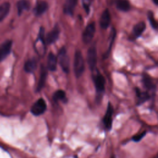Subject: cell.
<instances>
[{"mask_svg": "<svg viewBox=\"0 0 158 158\" xmlns=\"http://www.w3.org/2000/svg\"><path fill=\"white\" fill-rule=\"evenodd\" d=\"M76 158H77V157H76Z\"/></svg>", "mask_w": 158, "mask_h": 158, "instance_id": "cell-31", "label": "cell"}, {"mask_svg": "<svg viewBox=\"0 0 158 158\" xmlns=\"http://www.w3.org/2000/svg\"><path fill=\"white\" fill-rule=\"evenodd\" d=\"M60 35V28L57 24H56L54 28L46 35V42L48 44L54 43L59 38Z\"/></svg>", "mask_w": 158, "mask_h": 158, "instance_id": "cell-10", "label": "cell"}, {"mask_svg": "<svg viewBox=\"0 0 158 158\" xmlns=\"http://www.w3.org/2000/svg\"><path fill=\"white\" fill-rule=\"evenodd\" d=\"M116 7L122 12H127L130 9V4L128 0H116Z\"/></svg>", "mask_w": 158, "mask_h": 158, "instance_id": "cell-21", "label": "cell"}, {"mask_svg": "<svg viewBox=\"0 0 158 158\" xmlns=\"http://www.w3.org/2000/svg\"><path fill=\"white\" fill-rule=\"evenodd\" d=\"M58 60L59 65L64 72L68 73L70 68V60L67 52L66 48L62 47L58 52Z\"/></svg>", "mask_w": 158, "mask_h": 158, "instance_id": "cell-3", "label": "cell"}, {"mask_svg": "<svg viewBox=\"0 0 158 158\" xmlns=\"http://www.w3.org/2000/svg\"><path fill=\"white\" fill-rule=\"evenodd\" d=\"M97 49L95 43H93L88 49L87 52V63L91 71L95 70L97 64Z\"/></svg>", "mask_w": 158, "mask_h": 158, "instance_id": "cell-4", "label": "cell"}, {"mask_svg": "<svg viewBox=\"0 0 158 158\" xmlns=\"http://www.w3.org/2000/svg\"><path fill=\"white\" fill-rule=\"evenodd\" d=\"M111 158H115L114 156V155H112V157H111Z\"/></svg>", "mask_w": 158, "mask_h": 158, "instance_id": "cell-29", "label": "cell"}, {"mask_svg": "<svg viewBox=\"0 0 158 158\" xmlns=\"http://www.w3.org/2000/svg\"><path fill=\"white\" fill-rule=\"evenodd\" d=\"M114 113L113 107L110 102L107 103L106 113L102 118V124L107 131H110L112 127V115Z\"/></svg>", "mask_w": 158, "mask_h": 158, "instance_id": "cell-6", "label": "cell"}, {"mask_svg": "<svg viewBox=\"0 0 158 158\" xmlns=\"http://www.w3.org/2000/svg\"><path fill=\"white\" fill-rule=\"evenodd\" d=\"M48 9V4L44 1H40L37 2L33 9V12L36 16L43 15Z\"/></svg>", "mask_w": 158, "mask_h": 158, "instance_id": "cell-15", "label": "cell"}, {"mask_svg": "<svg viewBox=\"0 0 158 158\" xmlns=\"http://www.w3.org/2000/svg\"><path fill=\"white\" fill-rule=\"evenodd\" d=\"M93 80L96 91V99L99 102L105 92V78L99 71H97L96 73L93 75Z\"/></svg>", "mask_w": 158, "mask_h": 158, "instance_id": "cell-1", "label": "cell"}, {"mask_svg": "<svg viewBox=\"0 0 158 158\" xmlns=\"http://www.w3.org/2000/svg\"><path fill=\"white\" fill-rule=\"evenodd\" d=\"M17 12L19 15H20L23 11L28 10L30 8V3L28 0H19L17 3Z\"/></svg>", "mask_w": 158, "mask_h": 158, "instance_id": "cell-20", "label": "cell"}, {"mask_svg": "<svg viewBox=\"0 0 158 158\" xmlns=\"http://www.w3.org/2000/svg\"><path fill=\"white\" fill-rule=\"evenodd\" d=\"M57 57L52 52H49L48 56L47 67L48 70L51 72H55L57 69Z\"/></svg>", "mask_w": 158, "mask_h": 158, "instance_id": "cell-16", "label": "cell"}, {"mask_svg": "<svg viewBox=\"0 0 158 158\" xmlns=\"http://www.w3.org/2000/svg\"><path fill=\"white\" fill-rule=\"evenodd\" d=\"M143 84L144 86L148 90L147 91H151L154 92L156 89V86L151 77H149L147 75H144L143 77Z\"/></svg>", "mask_w": 158, "mask_h": 158, "instance_id": "cell-18", "label": "cell"}, {"mask_svg": "<svg viewBox=\"0 0 158 158\" xmlns=\"http://www.w3.org/2000/svg\"><path fill=\"white\" fill-rule=\"evenodd\" d=\"M12 41L7 40L0 45V62L4 60L10 53Z\"/></svg>", "mask_w": 158, "mask_h": 158, "instance_id": "cell-9", "label": "cell"}, {"mask_svg": "<svg viewBox=\"0 0 158 158\" xmlns=\"http://www.w3.org/2000/svg\"><path fill=\"white\" fill-rule=\"evenodd\" d=\"M85 70V61L80 51H76L73 59V71L77 78L81 76Z\"/></svg>", "mask_w": 158, "mask_h": 158, "instance_id": "cell-2", "label": "cell"}, {"mask_svg": "<svg viewBox=\"0 0 158 158\" xmlns=\"http://www.w3.org/2000/svg\"><path fill=\"white\" fill-rule=\"evenodd\" d=\"M146 135V131H144L141 133H138V134H136L134 136H132L131 138V140L133 141L135 143H138L139 141H140Z\"/></svg>", "mask_w": 158, "mask_h": 158, "instance_id": "cell-27", "label": "cell"}, {"mask_svg": "<svg viewBox=\"0 0 158 158\" xmlns=\"http://www.w3.org/2000/svg\"><path fill=\"white\" fill-rule=\"evenodd\" d=\"M148 19L149 20V23L152 28L154 30H156L157 28V23L156 22V20L154 18V13L151 10L148 11Z\"/></svg>", "mask_w": 158, "mask_h": 158, "instance_id": "cell-24", "label": "cell"}, {"mask_svg": "<svg viewBox=\"0 0 158 158\" xmlns=\"http://www.w3.org/2000/svg\"><path fill=\"white\" fill-rule=\"evenodd\" d=\"M152 1L154 2V4H156V6L158 4V0H152Z\"/></svg>", "mask_w": 158, "mask_h": 158, "instance_id": "cell-28", "label": "cell"}, {"mask_svg": "<svg viewBox=\"0 0 158 158\" xmlns=\"http://www.w3.org/2000/svg\"><path fill=\"white\" fill-rule=\"evenodd\" d=\"M154 158H157V157H154Z\"/></svg>", "mask_w": 158, "mask_h": 158, "instance_id": "cell-30", "label": "cell"}, {"mask_svg": "<svg viewBox=\"0 0 158 158\" xmlns=\"http://www.w3.org/2000/svg\"><path fill=\"white\" fill-rule=\"evenodd\" d=\"M78 0H66L63 7V12L68 15H73Z\"/></svg>", "mask_w": 158, "mask_h": 158, "instance_id": "cell-11", "label": "cell"}, {"mask_svg": "<svg viewBox=\"0 0 158 158\" xmlns=\"http://www.w3.org/2000/svg\"><path fill=\"white\" fill-rule=\"evenodd\" d=\"M47 75H48V72H47L46 68L43 65H41L40 74V78L38 80V83L36 88V91L38 92L40 91L44 88L45 85L46 80L47 78Z\"/></svg>", "mask_w": 158, "mask_h": 158, "instance_id": "cell-14", "label": "cell"}, {"mask_svg": "<svg viewBox=\"0 0 158 158\" xmlns=\"http://www.w3.org/2000/svg\"><path fill=\"white\" fill-rule=\"evenodd\" d=\"M93 0H81L83 9L87 14H89L90 11V6Z\"/></svg>", "mask_w": 158, "mask_h": 158, "instance_id": "cell-26", "label": "cell"}, {"mask_svg": "<svg viewBox=\"0 0 158 158\" xmlns=\"http://www.w3.org/2000/svg\"><path fill=\"white\" fill-rule=\"evenodd\" d=\"M115 35H116V31L115 30L114 28H112V31H111V38H110V43H109V46L108 47V49L106 51V52L104 53V54L103 55V58L104 59H106L109 57V54L110 52V50L112 49V44L114 43V40H115Z\"/></svg>", "mask_w": 158, "mask_h": 158, "instance_id": "cell-23", "label": "cell"}, {"mask_svg": "<svg viewBox=\"0 0 158 158\" xmlns=\"http://www.w3.org/2000/svg\"><path fill=\"white\" fill-rule=\"evenodd\" d=\"M47 109V104L45 100L40 98L31 107L30 112L35 116H40L43 114Z\"/></svg>", "mask_w": 158, "mask_h": 158, "instance_id": "cell-5", "label": "cell"}, {"mask_svg": "<svg viewBox=\"0 0 158 158\" xmlns=\"http://www.w3.org/2000/svg\"><path fill=\"white\" fill-rule=\"evenodd\" d=\"M110 14L108 9H106L102 13L100 20L99 24L102 29H107L110 25Z\"/></svg>", "mask_w": 158, "mask_h": 158, "instance_id": "cell-12", "label": "cell"}, {"mask_svg": "<svg viewBox=\"0 0 158 158\" xmlns=\"http://www.w3.org/2000/svg\"><path fill=\"white\" fill-rule=\"evenodd\" d=\"M38 40H39L40 41H41V43H42L43 46H44V48H45L46 46V41H45V38H44V28L41 27L40 28L39 30V33H38Z\"/></svg>", "mask_w": 158, "mask_h": 158, "instance_id": "cell-25", "label": "cell"}, {"mask_svg": "<svg viewBox=\"0 0 158 158\" xmlns=\"http://www.w3.org/2000/svg\"><path fill=\"white\" fill-rule=\"evenodd\" d=\"M37 60L35 58L28 59L24 64V70L27 73H33L36 69Z\"/></svg>", "mask_w": 158, "mask_h": 158, "instance_id": "cell-17", "label": "cell"}, {"mask_svg": "<svg viewBox=\"0 0 158 158\" xmlns=\"http://www.w3.org/2000/svg\"><path fill=\"white\" fill-rule=\"evenodd\" d=\"M52 99L55 102L62 101V102L66 103L67 102L66 93L62 89H58L55 91L52 95Z\"/></svg>", "mask_w": 158, "mask_h": 158, "instance_id": "cell-19", "label": "cell"}, {"mask_svg": "<svg viewBox=\"0 0 158 158\" xmlns=\"http://www.w3.org/2000/svg\"><path fill=\"white\" fill-rule=\"evenodd\" d=\"M137 96V106H140L150 99L151 96L148 91H143L139 88H135Z\"/></svg>", "mask_w": 158, "mask_h": 158, "instance_id": "cell-13", "label": "cell"}, {"mask_svg": "<svg viewBox=\"0 0 158 158\" xmlns=\"http://www.w3.org/2000/svg\"><path fill=\"white\" fill-rule=\"evenodd\" d=\"M10 9V4L8 2H5L0 5V22L3 20L8 15Z\"/></svg>", "mask_w": 158, "mask_h": 158, "instance_id": "cell-22", "label": "cell"}, {"mask_svg": "<svg viewBox=\"0 0 158 158\" xmlns=\"http://www.w3.org/2000/svg\"><path fill=\"white\" fill-rule=\"evenodd\" d=\"M96 31V25L94 22L89 23L82 34V40L85 44H89L93 40Z\"/></svg>", "mask_w": 158, "mask_h": 158, "instance_id": "cell-7", "label": "cell"}, {"mask_svg": "<svg viewBox=\"0 0 158 158\" xmlns=\"http://www.w3.org/2000/svg\"><path fill=\"white\" fill-rule=\"evenodd\" d=\"M146 25L144 22H141L136 23L133 28V30L131 31V34L129 37V39L131 41L135 40L143 33V32L146 30Z\"/></svg>", "mask_w": 158, "mask_h": 158, "instance_id": "cell-8", "label": "cell"}]
</instances>
